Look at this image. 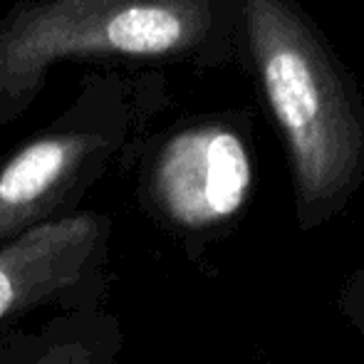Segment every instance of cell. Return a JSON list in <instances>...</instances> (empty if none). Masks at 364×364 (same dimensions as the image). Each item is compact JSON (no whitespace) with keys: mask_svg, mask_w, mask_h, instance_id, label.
Returning a JSON list of instances; mask_svg holds the SVG:
<instances>
[{"mask_svg":"<svg viewBox=\"0 0 364 364\" xmlns=\"http://www.w3.org/2000/svg\"><path fill=\"white\" fill-rule=\"evenodd\" d=\"M260 90L288 146L302 228L335 216L364 181V105L295 0H240Z\"/></svg>","mask_w":364,"mask_h":364,"instance_id":"1","label":"cell"},{"mask_svg":"<svg viewBox=\"0 0 364 364\" xmlns=\"http://www.w3.org/2000/svg\"><path fill=\"white\" fill-rule=\"evenodd\" d=\"M216 28L211 0H40L0 25V92L23 97L58 60L196 53Z\"/></svg>","mask_w":364,"mask_h":364,"instance_id":"2","label":"cell"},{"mask_svg":"<svg viewBox=\"0 0 364 364\" xmlns=\"http://www.w3.org/2000/svg\"><path fill=\"white\" fill-rule=\"evenodd\" d=\"M112 220L75 211L0 245V330L55 312L102 307L109 292Z\"/></svg>","mask_w":364,"mask_h":364,"instance_id":"3","label":"cell"},{"mask_svg":"<svg viewBox=\"0 0 364 364\" xmlns=\"http://www.w3.org/2000/svg\"><path fill=\"white\" fill-rule=\"evenodd\" d=\"M253 161L245 139L223 122L176 132L154 154L144 176L146 206L183 235L230 223L248 203Z\"/></svg>","mask_w":364,"mask_h":364,"instance_id":"4","label":"cell"},{"mask_svg":"<svg viewBox=\"0 0 364 364\" xmlns=\"http://www.w3.org/2000/svg\"><path fill=\"white\" fill-rule=\"evenodd\" d=\"M119 144V122L68 119L20 146L0 166V245L80 211V196Z\"/></svg>","mask_w":364,"mask_h":364,"instance_id":"5","label":"cell"},{"mask_svg":"<svg viewBox=\"0 0 364 364\" xmlns=\"http://www.w3.org/2000/svg\"><path fill=\"white\" fill-rule=\"evenodd\" d=\"M122 350V322L105 305L0 330V364H119Z\"/></svg>","mask_w":364,"mask_h":364,"instance_id":"6","label":"cell"},{"mask_svg":"<svg viewBox=\"0 0 364 364\" xmlns=\"http://www.w3.org/2000/svg\"><path fill=\"white\" fill-rule=\"evenodd\" d=\"M345 307H347V315L352 317V322L364 330V270L352 280L350 288H347Z\"/></svg>","mask_w":364,"mask_h":364,"instance_id":"7","label":"cell"}]
</instances>
